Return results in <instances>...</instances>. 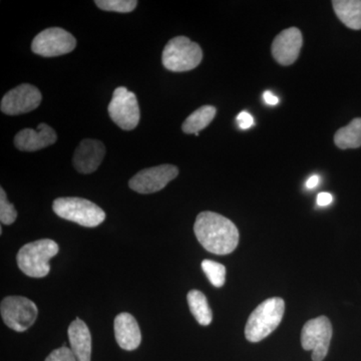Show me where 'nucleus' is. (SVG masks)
Listing matches in <instances>:
<instances>
[{
  "label": "nucleus",
  "instance_id": "1",
  "mask_svg": "<svg viewBox=\"0 0 361 361\" xmlns=\"http://www.w3.org/2000/svg\"><path fill=\"white\" fill-rule=\"evenodd\" d=\"M194 232L201 245L216 255H227L238 246V228L218 213L206 211L199 214Z\"/></svg>",
  "mask_w": 361,
  "mask_h": 361
},
{
  "label": "nucleus",
  "instance_id": "2",
  "mask_svg": "<svg viewBox=\"0 0 361 361\" xmlns=\"http://www.w3.org/2000/svg\"><path fill=\"white\" fill-rule=\"evenodd\" d=\"M284 311L285 302L280 297H273L259 304L246 323L247 341L256 343L269 336L279 326Z\"/></svg>",
  "mask_w": 361,
  "mask_h": 361
},
{
  "label": "nucleus",
  "instance_id": "3",
  "mask_svg": "<svg viewBox=\"0 0 361 361\" xmlns=\"http://www.w3.org/2000/svg\"><path fill=\"white\" fill-rule=\"evenodd\" d=\"M59 253V245L51 239H42L25 244L18 251V265L27 276L42 278L51 270L49 260Z\"/></svg>",
  "mask_w": 361,
  "mask_h": 361
},
{
  "label": "nucleus",
  "instance_id": "4",
  "mask_svg": "<svg viewBox=\"0 0 361 361\" xmlns=\"http://www.w3.org/2000/svg\"><path fill=\"white\" fill-rule=\"evenodd\" d=\"M52 210L59 217L84 227H97L106 219L103 209L87 199L78 197L56 199L52 204Z\"/></svg>",
  "mask_w": 361,
  "mask_h": 361
},
{
  "label": "nucleus",
  "instance_id": "5",
  "mask_svg": "<svg viewBox=\"0 0 361 361\" xmlns=\"http://www.w3.org/2000/svg\"><path fill=\"white\" fill-rule=\"evenodd\" d=\"M202 59L203 51L200 45L186 37H177L166 44L161 61L167 70L182 73L196 68Z\"/></svg>",
  "mask_w": 361,
  "mask_h": 361
},
{
  "label": "nucleus",
  "instance_id": "6",
  "mask_svg": "<svg viewBox=\"0 0 361 361\" xmlns=\"http://www.w3.org/2000/svg\"><path fill=\"white\" fill-rule=\"evenodd\" d=\"M0 312L6 326L23 332L37 320L39 310L35 302L23 296H7L1 301Z\"/></svg>",
  "mask_w": 361,
  "mask_h": 361
},
{
  "label": "nucleus",
  "instance_id": "7",
  "mask_svg": "<svg viewBox=\"0 0 361 361\" xmlns=\"http://www.w3.org/2000/svg\"><path fill=\"white\" fill-rule=\"evenodd\" d=\"M334 329L326 316L313 318L304 324L301 331V345L304 350L312 351L313 361H322L329 353Z\"/></svg>",
  "mask_w": 361,
  "mask_h": 361
},
{
  "label": "nucleus",
  "instance_id": "8",
  "mask_svg": "<svg viewBox=\"0 0 361 361\" xmlns=\"http://www.w3.org/2000/svg\"><path fill=\"white\" fill-rule=\"evenodd\" d=\"M108 111L113 122L121 129L132 130L139 125L141 118L139 103L134 92L128 90L127 87H120L115 90Z\"/></svg>",
  "mask_w": 361,
  "mask_h": 361
},
{
  "label": "nucleus",
  "instance_id": "9",
  "mask_svg": "<svg viewBox=\"0 0 361 361\" xmlns=\"http://www.w3.org/2000/svg\"><path fill=\"white\" fill-rule=\"evenodd\" d=\"M77 47V39L63 28H47L32 40V49L35 54L44 58L70 54Z\"/></svg>",
  "mask_w": 361,
  "mask_h": 361
},
{
  "label": "nucleus",
  "instance_id": "10",
  "mask_svg": "<svg viewBox=\"0 0 361 361\" xmlns=\"http://www.w3.org/2000/svg\"><path fill=\"white\" fill-rule=\"evenodd\" d=\"M179 175V169L174 165H161L145 169L130 180L132 190L140 194H152L161 191L171 180Z\"/></svg>",
  "mask_w": 361,
  "mask_h": 361
},
{
  "label": "nucleus",
  "instance_id": "11",
  "mask_svg": "<svg viewBox=\"0 0 361 361\" xmlns=\"http://www.w3.org/2000/svg\"><path fill=\"white\" fill-rule=\"evenodd\" d=\"M39 90L32 85L23 84L9 90L1 101V111L8 116L30 113L42 103Z\"/></svg>",
  "mask_w": 361,
  "mask_h": 361
},
{
  "label": "nucleus",
  "instance_id": "12",
  "mask_svg": "<svg viewBox=\"0 0 361 361\" xmlns=\"http://www.w3.org/2000/svg\"><path fill=\"white\" fill-rule=\"evenodd\" d=\"M302 33L297 27L287 28L275 37L272 44L273 58L282 66L295 63L302 47Z\"/></svg>",
  "mask_w": 361,
  "mask_h": 361
},
{
  "label": "nucleus",
  "instance_id": "13",
  "mask_svg": "<svg viewBox=\"0 0 361 361\" xmlns=\"http://www.w3.org/2000/svg\"><path fill=\"white\" fill-rule=\"evenodd\" d=\"M104 155L106 148L103 142L92 139L82 140L73 155V166L82 174H92L99 167Z\"/></svg>",
  "mask_w": 361,
  "mask_h": 361
},
{
  "label": "nucleus",
  "instance_id": "14",
  "mask_svg": "<svg viewBox=\"0 0 361 361\" xmlns=\"http://www.w3.org/2000/svg\"><path fill=\"white\" fill-rule=\"evenodd\" d=\"M56 132L47 123H39L37 130H20L14 137V145L20 151L35 152L51 146L56 142Z\"/></svg>",
  "mask_w": 361,
  "mask_h": 361
},
{
  "label": "nucleus",
  "instance_id": "15",
  "mask_svg": "<svg viewBox=\"0 0 361 361\" xmlns=\"http://www.w3.org/2000/svg\"><path fill=\"white\" fill-rule=\"evenodd\" d=\"M116 341L125 350L132 351L139 348L142 342L141 329L134 316L123 312L115 318Z\"/></svg>",
  "mask_w": 361,
  "mask_h": 361
},
{
  "label": "nucleus",
  "instance_id": "16",
  "mask_svg": "<svg viewBox=\"0 0 361 361\" xmlns=\"http://www.w3.org/2000/svg\"><path fill=\"white\" fill-rule=\"evenodd\" d=\"M71 349L78 361H90L92 336L89 327L80 318L71 323L68 330Z\"/></svg>",
  "mask_w": 361,
  "mask_h": 361
},
{
  "label": "nucleus",
  "instance_id": "17",
  "mask_svg": "<svg viewBox=\"0 0 361 361\" xmlns=\"http://www.w3.org/2000/svg\"><path fill=\"white\" fill-rule=\"evenodd\" d=\"M332 6L342 23L351 30H361V0H334Z\"/></svg>",
  "mask_w": 361,
  "mask_h": 361
},
{
  "label": "nucleus",
  "instance_id": "18",
  "mask_svg": "<svg viewBox=\"0 0 361 361\" xmlns=\"http://www.w3.org/2000/svg\"><path fill=\"white\" fill-rule=\"evenodd\" d=\"M216 116V108L212 106H204L191 114L184 123L182 130L185 134L199 135L200 130L210 125Z\"/></svg>",
  "mask_w": 361,
  "mask_h": 361
},
{
  "label": "nucleus",
  "instance_id": "19",
  "mask_svg": "<svg viewBox=\"0 0 361 361\" xmlns=\"http://www.w3.org/2000/svg\"><path fill=\"white\" fill-rule=\"evenodd\" d=\"M187 300L190 310L197 322L203 326H208L212 322L213 313L209 306L205 294L199 290L189 291Z\"/></svg>",
  "mask_w": 361,
  "mask_h": 361
},
{
  "label": "nucleus",
  "instance_id": "20",
  "mask_svg": "<svg viewBox=\"0 0 361 361\" xmlns=\"http://www.w3.org/2000/svg\"><path fill=\"white\" fill-rule=\"evenodd\" d=\"M334 142L339 149H356L361 147V118L351 121L346 127L337 130Z\"/></svg>",
  "mask_w": 361,
  "mask_h": 361
},
{
  "label": "nucleus",
  "instance_id": "21",
  "mask_svg": "<svg viewBox=\"0 0 361 361\" xmlns=\"http://www.w3.org/2000/svg\"><path fill=\"white\" fill-rule=\"evenodd\" d=\"M202 269L213 286L219 288L225 284L226 268L224 265L213 260H204L202 262Z\"/></svg>",
  "mask_w": 361,
  "mask_h": 361
},
{
  "label": "nucleus",
  "instance_id": "22",
  "mask_svg": "<svg viewBox=\"0 0 361 361\" xmlns=\"http://www.w3.org/2000/svg\"><path fill=\"white\" fill-rule=\"evenodd\" d=\"M94 4L103 11L128 13L134 11L137 7V1L135 0H96Z\"/></svg>",
  "mask_w": 361,
  "mask_h": 361
},
{
  "label": "nucleus",
  "instance_id": "23",
  "mask_svg": "<svg viewBox=\"0 0 361 361\" xmlns=\"http://www.w3.org/2000/svg\"><path fill=\"white\" fill-rule=\"evenodd\" d=\"M18 212L13 204L7 201L6 194L4 188L0 189V221L2 224L11 225L16 222Z\"/></svg>",
  "mask_w": 361,
  "mask_h": 361
},
{
  "label": "nucleus",
  "instance_id": "24",
  "mask_svg": "<svg viewBox=\"0 0 361 361\" xmlns=\"http://www.w3.org/2000/svg\"><path fill=\"white\" fill-rule=\"evenodd\" d=\"M44 361H78L77 357L73 355V350L71 348H63L54 349L51 355L47 356V360Z\"/></svg>",
  "mask_w": 361,
  "mask_h": 361
},
{
  "label": "nucleus",
  "instance_id": "25",
  "mask_svg": "<svg viewBox=\"0 0 361 361\" xmlns=\"http://www.w3.org/2000/svg\"><path fill=\"white\" fill-rule=\"evenodd\" d=\"M237 122H238L240 129L247 130L254 125V118L248 111H243L237 116Z\"/></svg>",
  "mask_w": 361,
  "mask_h": 361
},
{
  "label": "nucleus",
  "instance_id": "26",
  "mask_svg": "<svg viewBox=\"0 0 361 361\" xmlns=\"http://www.w3.org/2000/svg\"><path fill=\"white\" fill-rule=\"evenodd\" d=\"M334 202V197L327 192H322L318 194L317 196V205L320 207L329 206Z\"/></svg>",
  "mask_w": 361,
  "mask_h": 361
},
{
  "label": "nucleus",
  "instance_id": "27",
  "mask_svg": "<svg viewBox=\"0 0 361 361\" xmlns=\"http://www.w3.org/2000/svg\"><path fill=\"white\" fill-rule=\"evenodd\" d=\"M263 99H264L265 103L270 104V106H276L279 103V99L268 90L263 94Z\"/></svg>",
  "mask_w": 361,
  "mask_h": 361
},
{
  "label": "nucleus",
  "instance_id": "28",
  "mask_svg": "<svg viewBox=\"0 0 361 361\" xmlns=\"http://www.w3.org/2000/svg\"><path fill=\"white\" fill-rule=\"evenodd\" d=\"M320 183V177L318 175L311 176L310 179L306 182V188L307 189H314L315 187H317Z\"/></svg>",
  "mask_w": 361,
  "mask_h": 361
}]
</instances>
